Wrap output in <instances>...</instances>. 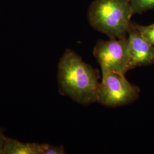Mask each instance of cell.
<instances>
[{"label":"cell","mask_w":154,"mask_h":154,"mask_svg":"<svg viewBox=\"0 0 154 154\" xmlns=\"http://www.w3.org/2000/svg\"><path fill=\"white\" fill-rule=\"evenodd\" d=\"M99 72L71 50H66L58 65L61 93L81 104L97 102Z\"/></svg>","instance_id":"6da1fadb"},{"label":"cell","mask_w":154,"mask_h":154,"mask_svg":"<svg viewBox=\"0 0 154 154\" xmlns=\"http://www.w3.org/2000/svg\"><path fill=\"white\" fill-rule=\"evenodd\" d=\"M133 15L130 0H94L88 12L91 26L110 38L127 37Z\"/></svg>","instance_id":"7a4b0ae2"},{"label":"cell","mask_w":154,"mask_h":154,"mask_svg":"<svg viewBox=\"0 0 154 154\" xmlns=\"http://www.w3.org/2000/svg\"><path fill=\"white\" fill-rule=\"evenodd\" d=\"M98 100L100 104L116 107L130 104L139 98V88L129 82L125 75L111 71H102Z\"/></svg>","instance_id":"3957f363"},{"label":"cell","mask_w":154,"mask_h":154,"mask_svg":"<svg viewBox=\"0 0 154 154\" xmlns=\"http://www.w3.org/2000/svg\"><path fill=\"white\" fill-rule=\"evenodd\" d=\"M93 54L102 71L116 72L125 75L130 70L127 37L100 39L94 48Z\"/></svg>","instance_id":"277c9868"},{"label":"cell","mask_w":154,"mask_h":154,"mask_svg":"<svg viewBox=\"0 0 154 154\" xmlns=\"http://www.w3.org/2000/svg\"><path fill=\"white\" fill-rule=\"evenodd\" d=\"M129 70L154 63V45L135 28L132 22L128 33Z\"/></svg>","instance_id":"5b68a950"},{"label":"cell","mask_w":154,"mask_h":154,"mask_svg":"<svg viewBox=\"0 0 154 154\" xmlns=\"http://www.w3.org/2000/svg\"><path fill=\"white\" fill-rule=\"evenodd\" d=\"M2 154H38L37 143H24L6 138Z\"/></svg>","instance_id":"8992f818"},{"label":"cell","mask_w":154,"mask_h":154,"mask_svg":"<svg viewBox=\"0 0 154 154\" xmlns=\"http://www.w3.org/2000/svg\"><path fill=\"white\" fill-rule=\"evenodd\" d=\"M133 14L154 9V0H130Z\"/></svg>","instance_id":"52a82bcc"},{"label":"cell","mask_w":154,"mask_h":154,"mask_svg":"<svg viewBox=\"0 0 154 154\" xmlns=\"http://www.w3.org/2000/svg\"><path fill=\"white\" fill-rule=\"evenodd\" d=\"M134 26L154 45V23L149 25H140L134 23Z\"/></svg>","instance_id":"ba28073f"},{"label":"cell","mask_w":154,"mask_h":154,"mask_svg":"<svg viewBox=\"0 0 154 154\" xmlns=\"http://www.w3.org/2000/svg\"><path fill=\"white\" fill-rule=\"evenodd\" d=\"M38 154H63L65 150L62 147H55L47 144H37Z\"/></svg>","instance_id":"9c48e42d"},{"label":"cell","mask_w":154,"mask_h":154,"mask_svg":"<svg viewBox=\"0 0 154 154\" xmlns=\"http://www.w3.org/2000/svg\"><path fill=\"white\" fill-rule=\"evenodd\" d=\"M6 138L0 130V154H2L3 147L5 142Z\"/></svg>","instance_id":"30bf717a"}]
</instances>
